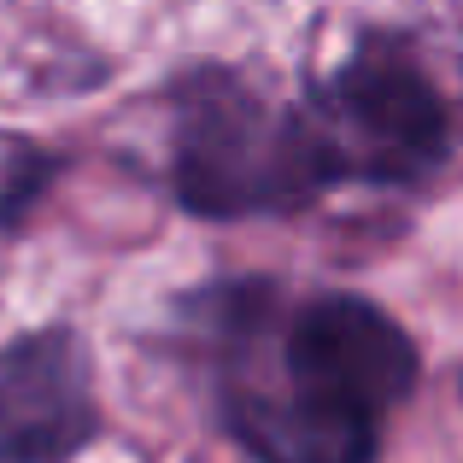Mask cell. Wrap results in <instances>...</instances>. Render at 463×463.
Returning <instances> with one entry per match:
<instances>
[{
  "label": "cell",
  "instance_id": "1",
  "mask_svg": "<svg viewBox=\"0 0 463 463\" xmlns=\"http://www.w3.org/2000/svg\"><path fill=\"white\" fill-rule=\"evenodd\" d=\"M176 182L194 212L235 217L306 200L328 182L311 118H276L259 100H200L182 129Z\"/></svg>",
  "mask_w": 463,
  "mask_h": 463
},
{
  "label": "cell",
  "instance_id": "2",
  "mask_svg": "<svg viewBox=\"0 0 463 463\" xmlns=\"http://www.w3.org/2000/svg\"><path fill=\"white\" fill-rule=\"evenodd\" d=\"M411 382H417V346L405 328L370 299L328 294L311 299L288 328L276 393L358 429H382Z\"/></svg>",
  "mask_w": 463,
  "mask_h": 463
},
{
  "label": "cell",
  "instance_id": "3",
  "mask_svg": "<svg viewBox=\"0 0 463 463\" xmlns=\"http://www.w3.org/2000/svg\"><path fill=\"white\" fill-rule=\"evenodd\" d=\"M311 136L323 147L328 176L352 170L375 182H417L440 165L452 129L440 94L411 59L370 53L335 77L323 112L311 118Z\"/></svg>",
  "mask_w": 463,
  "mask_h": 463
},
{
  "label": "cell",
  "instance_id": "4",
  "mask_svg": "<svg viewBox=\"0 0 463 463\" xmlns=\"http://www.w3.org/2000/svg\"><path fill=\"white\" fill-rule=\"evenodd\" d=\"M100 429L89 358L65 328L0 346V463H65Z\"/></svg>",
  "mask_w": 463,
  "mask_h": 463
},
{
  "label": "cell",
  "instance_id": "5",
  "mask_svg": "<svg viewBox=\"0 0 463 463\" xmlns=\"http://www.w3.org/2000/svg\"><path fill=\"white\" fill-rule=\"evenodd\" d=\"M241 440L259 463H375L382 429H358L328 411H311L288 393L241 399Z\"/></svg>",
  "mask_w": 463,
  "mask_h": 463
}]
</instances>
